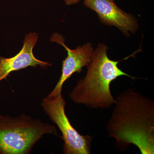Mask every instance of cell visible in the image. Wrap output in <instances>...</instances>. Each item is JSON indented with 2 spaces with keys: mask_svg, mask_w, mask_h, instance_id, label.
I'll list each match as a JSON object with an SVG mask.
<instances>
[{
  "mask_svg": "<svg viewBox=\"0 0 154 154\" xmlns=\"http://www.w3.org/2000/svg\"><path fill=\"white\" fill-rule=\"evenodd\" d=\"M50 120L62 134L63 150L64 154H90L93 138L82 135L71 124L65 113L66 102L62 93L54 97H45L40 104Z\"/></svg>",
  "mask_w": 154,
  "mask_h": 154,
  "instance_id": "cell-4",
  "label": "cell"
},
{
  "mask_svg": "<svg viewBox=\"0 0 154 154\" xmlns=\"http://www.w3.org/2000/svg\"><path fill=\"white\" fill-rule=\"evenodd\" d=\"M58 135L54 125L23 113L0 116V154H29L45 135Z\"/></svg>",
  "mask_w": 154,
  "mask_h": 154,
  "instance_id": "cell-3",
  "label": "cell"
},
{
  "mask_svg": "<svg viewBox=\"0 0 154 154\" xmlns=\"http://www.w3.org/2000/svg\"><path fill=\"white\" fill-rule=\"evenodd\" d=\"M38 35L36 33L26 34L23 48L18 54L11 58L0 56V83L6 79L12 72L19 71L29 66L42 68L52 66V64L37 59L33 55V48L37 43Z\"/></svg>",
  "mask_w": 154,
  "mask_h": 154,
  "instance_id": "cell-7",
  "label": "cell"
},
{
  "mask_svg": "<svg viewBox=\"0 0 154 154\" xmlns=\"http://www.w3.org/2000/svg\"><path fill=\"white\" fill-rule=\"evenodd\" d=\"M84 5L96 12L101 23L115 27L125 36L134 34L138 30L137 19L119 8L115 0H85Z\"/></svg>",
  "mask_w": 154,
  "mask_h": 154,
  "instance_id": "cell-5",
  "label": "cell"
},
{
  "mask_svg": "<svg viewBox=\"0 0 154 154\" xmlns=\"http://www.w3.org/2000/svg\"><path fill=\"white\" fill-rule=\"evenodd\" d=\"M107 123V136L125 150L130 145L141 154H154V102L129 88L116 96Z\"/></svg>",
  "mask_w": 154,
  "mask_h": 154,
  "instance_id": "cell-1",
  "label": "cell"
},
{
  "mask_svg": "<svg viewBox=\"0 0 154 154\" xmlns=\"http://www.w3.org/2000/svg\"><path fill=\"white\" fill-rule=\"evenodd\" d=\"M107 45L99 43L94 49L88 63L85 78L79 80L69 96L73 102L91 108L108 109L113 106L115 99L110 90V84L121 76L133 80L137 79L122 71L118 66L119 61L110 59Z\"/></svg>",
  "mask_w": 154,
  "mask_h": 154,
  "instance_id": "cell-2",
  "label": "cell"
},
{
  "mask_svg": "<svg viewBox=\"0 0 154 154\" xmlns=\"http://www.w3.org/2000/svg\"><path fill=\"white\" fill-rule=\"evenodd\" d=\"M65 3L66 5H75L77 4L80 1L82 0H63ZM85 1V0H83Z\"/></svg>",
  "mask_w": 154,
  "mask_h": 154,
  "instance_id": "cell-8",
  "label": "cell"
},
{
  "mask_svg": "<svg viewBox=\"0 0 154 154\" xmlns=\"http://www.w3.org/2000/svg\"><path fill=\"white\" fill-rule=\"evenodd\" d=\"M50 40L51 42H56L64 47L67 52V56L63 61L60 79L54 89L47 96L49 98L62 93L65 82L75 73H79L82 70V68L88 65L94 49L91 42H87L82 46H78L75 49H70L65 44L63 36L57 33L53 34Z\"/></svg>",
  "mask_w": 154,
  "mask_h": 154,
  "instance_id": "cell-6",
  "label": "cell"
}]
</instances>
